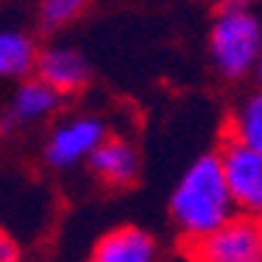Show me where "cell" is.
Here are the masks:
<instances>
[{
	"label": "cell",
	"mask_w": 262,
	"mask_h": 262,
	"mask_svg": "<svg viewBox=\"0 0 262 262\" xmlns=\"http://www.w3.org/2000/svg\"><path fill=\"white\" fill-rule=\"evenodd\" d=\"M86 262H160V244L139 226H118L97 238Z\"/></svg>",
	"instance_id": "ba28073f"
},
{
	"label": "cell",
	"mask_w": 262,
	"mask_h": 262,
	"mask_svg": "<svg viewBox=\"0 0 262 262\" xmlns=\"http://www.w3.org/2000/svg\"><path fill=\"white\" fill-rule=\"evenodd\" d=\"M210 60L223 79L238 81L254 74L262 58V18L247 3H221L207 34Z\"/></svg>",
	"instance_id": "7a4b0ae2"
},
{
	"label": "cell",
	"mask_w": 262,
	"mask_h": 262,
	"mask_svg": "<svg viewBox=\"0 0 262 262\" xmlns=\"http://www.w3.org/2000/svg\"><path fill=\"white\" fill-rule=\"evenodd\" d=\"M63 105V97L50 90L48 84H42L39 79H24L8 102V111L3 116L6 126L16 128V126H32L45 118H53Z\"/></svg>",
	"instance_id": "9c48e42d"
},
{
	"label": "cell",
	"mask_w": 262,
	"mask_h": 262,
	"mask_svg": "<svg viewBox=\"0 0 262 262\" xmlns=\"http://www.w3.org/2000/svg\"><path fill=\"white\" fill-rule=\"evenodd\" d=\"M236 215L262 221V152L226 142L217 152Z\"/></svg>",
	"instance_id": "5b68a950"
},
{
	"label": "cell",
	"mask_w": 262,
	"mask_h": 262,
	"mask_svg": "<svg viewBox=\"0 0 262 262\" xmlns=\"http://www.w3.org/2000/svg\"><path fill=\"white\" fill-rule=\"evenodd\" d=\"M32 74L50 90H55L60 97L81 92L92 79L90 60L84 58V53L74 45H63V42L39 48Z\"/></svg>",
	"instance_id": "8992f818"
},
{
	"label": "cell",
	"mask_w": 262,
	"mask_h": 262,
	"mask_svg": "<svg viewBox=\"0 0 262 262\" xmlns=\"http://www.w3.org/2000/svg\"><path fill=\"white\" fill-rule=\"evenodd\" d=\"M86 168L92 170V176H97L105 186L113 189H126L139 179L142 170V158L134 142H128L126 137H107L95 155L86 160Z\"/></svg>",
	"instance_id": "52a82bcc"
},
{
	"label": "cell",
	"mask_w": 262,
	"mask_h": 262,
	"mask_svg": "<svg viewBox=\"0 0 262 262\" xmlns=\"http://www.w3.org/2000/svg\"><path fill=\"white\" fill-rule=\"evenodd\" d=\"M168 212L186 244L215 233L236 215L217 152H207L189 163L170 191Z\"/></svg>",
	"instance_id": "6da1fadb"
},
{
	"label": "cell",
	"mask_w": 262,
	"mask_h": 262,
	"mask_svg": "<svg viewBox=\"0 0 262 262\" xmlns=\"http://www.w3.org/2000/svg\"><path fill=\"white\" fill-rule=\"evenodd\" d=\"M111 137L107 123L95 113H74L60 118L42 144V160L53 170H74L86 165L95 149Z\"/></svg>",
	"instance_id": "3957f363"
},
{
	"label": "cell",
	"mask_w": 262,
	"mask_h": 262,
	"mask_svg": "<svg viewBox=\"0 0 262 262\" xmlns=\"http://www.w3.org/2000/svg\"><path fill=\"white\" fill-rule=\"evenodd\" d=\"M84 11H86L84 0H45L37 8V27L45 34H58L69 29L74 21H79Z\"/></svg>",
	"instance_id": "7c38bea8"
},
{
	"label": "cell",
	"mask_w": 262,
	"mask_h": 262,
	"mask_svg": "<svg viewBox=\"0 0 262 262\" xmlns=\"http://www.w3.org/2000/svg\"><path fill=\"white\" fill-rule=\"evenodd\" d=\"M18 257H21V252H18L16 238L0 228V262H21Z\"/></svg>",
	"instance_id": "4fadbf2b"
},
{
	"label": "cell",
	"mask_w": 262,
	"mask_h": 262,
	"mask_svg": "<svg viewBox=\"0 0 262 262\" xmlns=\"http://www.w3.org/2000/svg\"><path fill=\"white\" fill-rule=\"evenodd\" d=\"M254 76H257V81H259V86H262V58H259L257 69H254Z\"/></svg>",
	"instance_id": "5bb4252c"
},
{
	"label": "cell",
	"mask_w": 262,
	"mask_h": 262,
	"mask_svg": "<svg viewBox=\"0 0 262 262\" xmlns=\"http://www.w3.org/2000/svg\"><path fill=\"white\" fill-rule=\"evenodd\" d=\"M37 42L29 32L3 27L0 29V79H27L34 71Z\"/></svg>",
	"instance_id": "30bf717a"
},
{
	"label": "cell",
	"mask_w": 262,
	"mask_h": 262,
	"mask_svg": "<svg viewBox=\"0 0 262 262\" xmlns=\"http://www.w3.org/2000/svg\"><path fill=\"white\" fill-rule=\"evenodd\" d=\"M226 131H228L226 142L262 152V86H257L254 92H249L233 107Z\"/></svg>",
	"instance_id": "8fae6325"
},
{
	"label": "cell",
	"mask_w": 262,
	"mask_h": 262,
	"mask_svg": "<svg viewBox=\"0 0 262 262\" xmlns=\"http://www.w3.org/2000/svg\"><path fill=\"white\" fill-rule=\"evenodd\" d=\"M189 262H262V221L233 215L215 233L186 244Z\"/></svg>",
	"instance_id": "277c9868"
}]
</instances>
